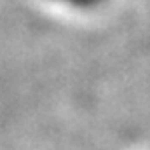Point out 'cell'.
<instances>
[{
    "label": "cell",
    "instance_id": "obj_1",
    "mask_svg": "<svg viewBox=\"0 0 150 150\" xmlns=\"http://www.w3.org/2000/svg\"><path fill=\"white\" fill-rule=\"evenodd\" d=\"M58 2H64V4L76 6V8H92V6H98L102 0H58Z\"/></svg>",
    "mask_w": 150,
    "mask_h": 150
}]
</instances>
